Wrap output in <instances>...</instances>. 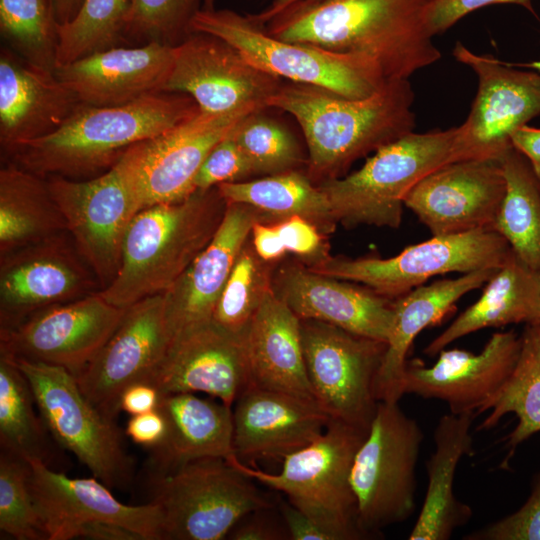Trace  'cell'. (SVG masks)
Returning a JSON list of instances; mask_svg holds the SVG:
<instances>
[{"label":"cell","instance_id":"cell-1","mask_svg":"<svg viewBox=\"0 0 540 540\" xmlns=\"http://www.w3.org/2000/svg\"><path fill=\"white\" fill-rule=\"evenodd\" d=\"M414 92L408 79H387L355 99L310 84L282 83L268 108L292 115L308 150L307 175L317 185L345 175L358 159L415 129Z\"/></svg>","mask_w":540,"mask_h":540},{"label":"cell","instance_id":"cell-2","mask_svg":"<svg viewBox=\"0 0 540 540\" xmlns=\"http://www.w3.org/2000/svg\"><path fill=\"white\" fill-rule=\"evenodd\" d=\"M427 0H321L271 19L268 33L374 60L387 79H408L441 58L426 21Z\"/></svg>","mask_w":540,"mask_h":540},{"label":"cell","instance_id":"cell-3","mask_svg":"<svg viewBox=\"0 0 540 540\" xmlns=\"http://www.w3.org/2000/svg\"><path fill=\"white\" fill-rule=\"evenodd\" d=\"M198 112L189 95L170 92L116 106L81 103L54 132L7 154L12 162L42 177H86L108 170L134 144L156 137Z\"/></svg>","mask_w":540,"mask_h":540},{"label":"cell","instance_id":"cell-4","mask_svg":"<svg viewBox=\"0 0 540 540\" xmlns=\"http://www.w3.org/2000/svg\"><path fill=\"white\" fill-rule=\"evenodd\" d=\"M226 207L214 187L140 210L126 231L118 272L99 293L123 309L164 293L210 243Z\"/></svg>","mask_w":540,"mask_h":540},{"label":"cell","instance_id":"cell-5","mask_svg":"<svg viewBox=\"0 0 540 540\" xmlns=\"http://www.w3.org/2000/svg\"><path fill=\"white\" fill-rule=\"evenodd\" d=\"M189 32L216 36L234 47L251 65L289 82L319 86L349 98H365L387 78L379 65L362 54L339 53L310 44L279 39L250 14L202 7Z\"/></svg>","mask_w":540,"mask_h":540},{"label":"cell","instance_id":"cell-6","mask_svg":"<svg viewBox=\"0 0 540 540\" xmlns=\"http://www.w3.org/2000/svg\"><path fill=\"white\" fill-rule=\"evenodd\" d=\"M367 432L331 419L316 439L283 458L278 473L250 467L235 455L227 460L251 479L284 493L335 540L367 539L358 526L350 482L355 454Z\"/></svg>","mask_w":540,"mask_h":540},{"label":"cell","instance_id":"cell-7","mask_svg":"<svg viewBox=\"0 0 540 540\" xmlns=\"http://www.w3.org/2000/svg\"><path fill=\"white\" fill-rule=\"evenodd\" d=\"M455 135L456 127L413 131L376 150L355 172L320 183L337 223L398 228L407 193L452 162Z\"/></svg>","mask_w":540,"mask_h":540},{"label":"cell","instance_id":"cell-8","mask_svg":"<svg viewBox=\"0 0 540 540\" xmlns=\"http://www.w3.org/2000/svg\"><path fill=\"white\" fill-rule=\"evenodd\" d=\"M142 145L143 141L134 144L112 167L88 180L47 177L67 232L101 289L115 278L126 231L143 209L139 177Z\"/></svg>","mask_w":540,"mask_h":540},{"label":"cell","instance_id":"cell-9","mask_svg":"<svg viewBox=\"0 0 540 540\" xmlns=\"http://www.w3.org/2000/svg\"><path fill=\"white\" fill-rule=\"evenodd\" d=\"M423 439L419 424L402 411L399 402H378L350 474L358 526L367 539L414 513Z\"/></svg>","mask_w":540,"mask_h":540},{"label":"cell","instance_id":"cell-10","mask_svg":"<svg viewBox=\"0 0 540 540\" xmlns=\"http://www.w3.org/2000/svg\"><path fill=\"white\" fill-rule=\"evenodd\" d=\"M149 481L162 540H220L247 514L271 508L253 479L223 458L198 459Z\"/></svg>","mask_w":540,"mask_h":540},{"label":"cell","instance_id":"cell-11","mask_svg":"<svg viewBox=\"0 0 540 540\" xmlns=\"http://www.w3.org/2000/svg\"><path fill=\"white\" fill-rule=\"evenodd\" d=\"M13 360L28 379L36 407L54 440L110 489L128 488L133 480L134 460L115 420L89 401L67 369Z\"/></svg>","mask_w":540,"mask_h":540},{"label":"cell","instance_id":"cell-12","mask_svg":"<svg viewBox=\"0 0 540 540\" xmlns=\"http://www.w3.org/2000/svg\"><path fill=\"white\" fill-rule=\"evenodd\" d=\"M511 253V247L499 233L479 229L432 235L389 258L352 259L327 255L305 265L316 273L361 284L385 297L397 299L438 275L499 268Z\"/></svg>","mask_w":540,"mask_h":540},{"label":"cell","instance_id":"cell-13","mask_svg":"<svg viewBox=\"0 0 540 540\" xmlns=\"http://www.w3.org/2000/svg\"><path fill=\"white\" fill-rule=\"evenodd\" d=\"M300 320L315 400L331 419L368 431L378 405L375 380L387 343L326 322Z\"/></svg>","mask_w":540,"mask_h":540},{"label":"cell","instance_id":"cell-14","mask_svg":"<svg viewBox=\"0 0 540 540\" xmlns=\"http://www.w3.org/2000/svg\"><path fill=\"white\" fill-rule=\"evenodd\" d=\"M453 56L475 72L478 89L467 119L456 127L452 162L500 161L513 147V132L540 115V73L476 54L460 42Z\"/></svg>","mask_w":540,"mask_h":540},{"label":"cell","instance_id":"cell-15","mask_svg":"<svg viewBox=\"0 0 540 540\" xmlns=\"http://www.w3.org/2000/svg\"><path fill=\"white\" fill-rule=\"evenodd\" d=\"M100 289L67 231L1 255L0 330Z\"/></svg>","mask_w":540,"mask_h":540},{"label":"cell","instance_id":"cell-16","mask_svg":"<svg viewBox=\"0 0 540 540\" xmlns=\"http://www.w3.org/2000/svg\"><path fill=\"white\" fill-rule=\"evenodd\" d=\"M172 54L164 92L189 95L203 113L265 110L282 84L280 78L254 67L230 44L207 33H189L172 46Z\"/></svg>","mask_w":540,"mask_h":540},{"label":"cell","instance_id":"cell-17","mask_svg":"<svg viewBox=\"0 0 540 540\" xmlns=\"http://www.w3.org/2000/svg\"><path fill=\"white\" fill-rule=\"evenodd\" d=\"M126 309L109 303L99 291L45 308L0 330V353L60 366L76 376L117 329Z\"/></svg>","mask_w":540,"mask_h":540},{"label":"cell","instance_id":"cell-18","mask_svg":"<svg viewBox=\"0 0 540 540\" xmlns=\"http://www.w3.org/2000/svg\"><path fill=\"white\" fill-rule=\"evenodd\" d=\"M171 344L163 293L144 298L126 309L117 329L75 378L89 401L115 420L124 389L146 382Z\"/></svg>","mask_w":540,"mask_h":540},{"label":"cell","instance_id":"cell-19","mask_svg":"<svg viewBox=\"0 0 540 540\" xmlns=\"http://www.w3.org/2000/svg\"><path fill=\"white\" fill-rule=\"evenodd\" d=\"M28 461L29 489L48 540L78 538L85 526L98 522L125 527L142 540H162L157 504L127 505L96 477L71 478L39 460Z\"/></svg>","mask_w":540,"mask_h":540},{"label":"cell","instance_id":"cell-20","mask_svg":"<svg viewBox=\"0 0 540 540\" xmlns=\"http://www.w3.org/2000/svg\"><path fill=\"white\" fill-rule=\"evenodd\" d=\"M520 350L521 335L508 330L492 334L478 354L445 348L431 366L412 360L406 365L403 393L439 399L451 413L477 416L508 381Z\"/></svg>","mask_w":540,"mask_h":540},{"label":"cell","instance_id":"cell-21","mask_svg":"<svg viewBox=\"0 0 540 540\" xmlns=\"http://www.w3.org/2000/svg\"><path fill=\"white\" fill-rule=\"evenodd\" d=\"M506 192L500 161L445 164L421 179L405 196L409 208L432 235L492 229Z\"/></svg>","mask_w":540,"mask_h":540},{"label":"cell","instance_id":"cell-22","mask_svg":"<svg viewBox=\"0 0 540 540\" xmlns=\"http://www.w3.org/2000/svg\"><path fill=\"white\" fill-rule=\"evenodd\" d=\"M258 108L223 114L199 112L143 141L139 168L143 209L175 203L195 192L194 179L210 151Z\"/></svg>","mask_w":540,"mask_h":540},{"label":"cell","instance_id":"cell-23","mask_svg":"<svg viewBox=\"0 0 540 540\" xmlns=\"http://www.w3.org/2000/svg\"><path fill=\"white\" fill-rule=\"evenodd\" d=\"M264 216L254 207L227 204L210 243L163 293L172 342L209 325L235 261L250 237L252 226Z\"/></svg>","mask_w":540,"mask_h":540},{"label":"cell","instance_id":"cell-24","mask_svg":"<svg viewBox=\"0 0 540 540\" xmlns=\"http://www.w3.org/2000/svg\"><path fill=\"white\" fill-rule=\"evenodd\" d=\"M272 283L275 293L300 319L326 322L387 342L395 299L368 287L316 273L304 263L282 266Z\"/></svg>","mask_w":540,"mask_h":540},{"label":"cell","instance_id":"cell-25","mask_svg":"<svg viewBox=\"0 0 540 540\" xmlns=\"http://www.w3.org/2000/svg\"><path fill=\"white\" fill-rule=\"evenodd\" d=\"M146 382L161 395L202 392L232 406L250 384L244 337L212 323L193 330L172 342Z\"/></svg>","mask_w":540,"mask_h":540},{"label":"cell","instance_id":"cell-26","mask_svg":"<svg viewBox=\"0 0 540 540\" xmlns=\"http://www.w3.org/2000/svg\"><path fill=\"white\" fill-rule=\"evenodd\" d=\"M330 420L315 401L249 384L233 410L234 455L242 462L283 459L316 439Z\"/></svg>","mask_w":540,"mask_h":540},{"label":"cell","instance_id":"cell-27","mask_svg":"<svg viewBox=\"0 0 540 540\" xmlns=\"http://www.w3.org/2000/svg\"><path fill=\"white\" fill-rule=\"evenodd\" d=\"M172 46L155 41L115 46L56 67L54 73L83 104H127L164 92L172 67Z\"/></svg>","mask_w":540,"mask_h":540},{"label":"cell","instance_id":"cell-28","mask_svg":"<svg viewBox=\"0 0 540 540\" xmlns=\"http://www.w3.org/2000/svg\"><path fill=\"white\" fill-rule=\"evenodd\" d=\"M80 104L54 71L1 50L0 144L6 153L54 132Z\"/></svg>","mask_w":540,"mask_h":540},{"label":"cell","instance_id":"cell-29","mask_svg":"<svg viewBox=\"0 0 540 540\" xmlns=\"http://www.w3.org/2000/svg\"><path fill=\"white\" fill-rule=\"evenodd\" d=\"M498 268H488L420 285L394 300V316L387 348L375 380V396L384 402H399L407 353L418 334L440 323L457 301L484 286Z\"/></svg>","mask_w":540,"mask_h":540},{"label":"cell","instance_id":"cell-30","mask_svg":"<svg viewBox=\"0 0 540 540\" xmlns=\"http://www.w3.org/2000/svg\"><path fill=\"white\" fill-rule=\"evenodd\" d=\"M158 409L167 421V434L150 449L149 480L198 459L234 455L231 406L195 393H172L161 395Z\"/></svg>","mask_w":540,"mask_h":540},{"label":"cell","instance_id":"cell-31","mask_svg":"<svg viewBox=\"0 0 540 540\" xmlns=\"http://www.w3.org/2000/svg\"><path fill=\"white\" fill-rule=\"evenodd\" d=\"M244 343L250 384L317 402L306 372L301 320L273 287L254 315Z\"/></svg>","mask_w":540,"mask_h":540},{"label":"cell","instance_id":"cell-32","mask_svg":"<svg viewBox=\"0 0 540 540\" xmlns=\"http://www.w3.org/2000/svg\"><path fill=\"white\" fill-rule=\"evenodd\" d=\"M473 413H449L440 417L434 430L435 450L426 462L428 485L409 540H448L468 523L472 508L453 491L459 461L473 451Z\"/></svg>","mask_w":540,"mask_h":540},{"label":"cell","instance_id":"cell-33","mask_svg":"<svg viewBox=\"0 0 540 540\" xmlns=\"http://www.w3.org/2000/svg\"><path fill=\"white\" fill-rule=\"evenodd\" d=\"M484 286L480 298L425 347L426 355H438L452 342L484 328L540 324V273L513 251Z\"/></svg>","mask_w":540,"mask_h":540},{"label":"cell","instance_id":"cell-34","mask_svg":"<svg viewBox=\"0 0 540 540\" xmlns=\"http://www.w3.org/2000/svg\"><path fill=\"white\" fill-rule=\"evenodd\" d=\"M47 179L14 162L0 170V256L66 232Z\"/></svg>","mask_w":540,"mask_h":540},{"label":"cell","instance_id":"cell-35","mask_svg":"<svg viewBox=\"0 0 540 540\" xmlns=\"http://www.w3.org/2000/svg\"><path fill=\"white\" fill-rule=\"evenodd\" d=\"M217 188L227 204L254 207L264 216V222L300 216L314 223L324 234L333 232L337 225L325 193L299 170L223 183Z\"/></svg>","mask_w":540,"mask_h":540},{"label":"cell","instance_id":"cell-36","mask_svg":"<svg viewBox=\"0 0 540 540\" xmlns=\"http://www.w3.org/2000/svg\"><path fill=\"white\" fill-rule=\"evenodd\" d=\"M506 192L493 224L513 253L540 273V180L513 147L500 159Z\"/></svg>","mask_w":540,"mask_h":540},{"label":"cell","instance_id":"cell-37","mask_svg":"<svg viewBox=\"0 0 540 540\" xmlns=\"http://www.w3.org/2000/svg\"><path fill=\"white\" fill-rule=\"evenodd\" d=\"M34 405L28 379L13 359L0 353L1 448L51 467L49 431L41 416L36 415Z\"/></svg>","mask_w":540,"mask_h":540},{"label":"cell","instance_id":"cell-38","mask_svg":"<svg viewBox=\"0 0 540 540\" xmlns=\"http://www.w3.org/2000/svg\"><path fill=\"white\" fill-rule=\"evenodd\" d=\"M487 410L490 413L478 430L496 426L508 413H514L518 418L508 436L511 450L540 432V324H526L516 366Z\"/></svg>","mask_w":540,"mask_h":540},{"label":"cell","instance_id":"cell-39","mask_svg":"<svg viewBox=\"0 0 540 540\" xmlns=\"http://www.w3.org/2000/svg\"><path fill=\"white\" fill-rule=\"evenodd\" d=\"M129 0H83L72 20L58 24L56 67L124 42Z\"/></svg>","mask_w":540,"mask_h":540},{"label":"cell","instance_id":"cell-40","mask_svg":"<svg viewBox=\"0 0 540 540\" xmlns=\"http://www.w3.org/2000/svg\"><path fill=\"white\" fill-rule=\"evenodd\" d=\"M273 263L261 259L247 241L219 297L211 323L244 337L265 295L273 287Z\"/></svg>","mask_w":540,"mask_h":540},{"label":"cell","instance_id":"cell-41","mask_svg":"<svg viewBox=\"0 0 540 540\" xmlns=\"http://www.w3.org/2000/svg\"><path fill=\"white\" fill-rule=\"evenodd\" d=\"M58 21L52 0H0V31L16 54L54 71Z\"/></svg>","mask_w":540,"mask_h":540},{"label":"cell","instance_id":"cell-42","mask_svg":"<svg viewBox=\"0 0 540 540\" xmlns=\"http://www.w3.org/2000/svg\"><path fill=\"white\" fill-rule=\"evenodd\" d=\"M262 112L245 117L234 132L254 174L273 175L298 170L305 160L296 138L286 127Z\"/></svg>","mask_w":540,"mask_h":540},{"label":"cell","instance_id":"cell-43","mask_svg":"<svg viewBox=\"0 0 540 540\" xmlns=\"http://www.w3.org/2000/svg\"><path fill=\"white\" fill-rule=\"evenodd\" d=\"M30 463L0 452V530L17 540H48L29 489Z\"/></svg>","mask_w":540,"mask_h":540},{"label":"cell","instance_id":"cell-44","mask_svg":"<svg viewBox=\"0 0 540 540\" xmlns=\"http://www.w3.org/2000/svg\"><path fill=\"white\" fill-rule=\"evenodd\" d=\"M125 41L175 45L186 37L190 22L205 0H129Z\"/></svg>","mask_w":540,"mask_h":540},{"label":"cell","instance_id":"cell-45","mask_svg":"<svg viewBox=\"0 0 540 540\" xmlns=\"http://www.w3.org/2000/svg\"><path fill=\"white\" fill-rule=\"evenodd\" d=\"M235 129L204 160L194 179L195 190H208L223 183L243 181L254 174L250 161L235 139Z\"/></svg>","mask_w":540,"mask_h":540},{"label":"cell","instance_id":"cell-46","mask_svg":"<svg viewBox=\"0 0 540 540\" xmlns=\"http://www.w3.org/2000/svg\"><path fill=\"white\" fill-rule=\"evenodd\" d=\"M465 540H540V473L524 505L464 537Z\"/></svg>","mask_w":540,"mask_h":540},{"label":"cell","instance_id":"cell-47","mask_svg":"<svg viewBox=\"0 0 540 540\" xmlns=\"http://www.w3.org/2000/svg\"><path fill=\"white\" fill-rule=\"evenodd\" d=\"M285 245L287 252L299 256L309 265L328 254L324 233L309 220L292 216L273 222Z\"/></svg>","mask_w":540,"mask_h":540},{"label":"cell","instance_id":"cell-48","mask_svg":"<svg viewBox=\"0 0 540 540\" xmlns=\"http://www.w3.org/2000/svg\"><path fill=\"white\" fill-rule=\"evenodd\" d=\"M496 4H515L534 13L532 0H427L425 21L432 36L448 30L467 14Z\"/></svg>","mask_w":540,"mask_h":540},{"label":"cell","instance_id":"cell-49","mask_svg":"<svg viewBox=\"0 0 540 540\" xmlns=\"http://www.w3.org/2000/svg\"><path fill=\"white\" fill-rule=\"evenodd\" d=\"M270 508L255 510L243 517L229 532L234 540L289 539L286 526L282 527L266 513Z\"/></svg>","mask_w":540,"mask_h":540},{"label":"cell","instance_id":"cell-50","mask_svg":"<svg viewBox=\"0 0 540 540\" xmlns=\"http://www.w3.org/2000/svg\"><path fill=\"white\" fill-rule=\"evenodd\" d=\"M125 434L134 443L153 449L163 442L167 434V421L158 408L132 415L126 424Z\"/></svg>","mask_w":540,"mask_h":540},{"label":"cell","instance_id":"cell-51","mask_svg":"<svg viewBox=\"0 0 540 540\" xmlns=\"http://www.w3.org/2000/svg\"><path fill=\"white\" fill-rule=\"evenodd\" d=\"M281 515L292 540H335L333 535L290 502L281 503Z\"/></svg>","mask_w":540,"mask_h":540},{"label":"cell","instance_id":"cell-52","mask_svg":"<svg viewBox=\"0 0 540 540\" xmlns=\"http://www.w3.org/2000/svg\"><path fill=\"white\" fill-rule=\"evenodd\" d=\"M250 236L253 249L264 261L277 262L288 253L273 222L256 221Z\"/></svg>","mask_w":540,"mask_h":540},{"label":"cell","instance_id":"cell-53","mask_svg":"<svg viewBox=\"0 0 540 540\" xmlns=\"http://www.w3.org/2000/svg\"><path fill=\"white\" fill-rule=\"evenodd\" d=\"M161 394L148 382H135L127 386L120 396V411L138 415L158 408Z\"/></svg>","mask_w":540,"mask_h":540},{"label":"cell","instance_id":"cell-54","mask_svg":"<svg viewBox=\"0 0 540 540\" xmlns=\"http://www.w3.org/2000/svg\"><path fill=\"white\" fill-rule=\"evenodd\" d=\"M511 143L528 160L540 180V128L528 124L519 127L513 132Z\"/></svg>","mask_w":540,"mask_h":540},{"label":"cell","instance_id":"cell-55","mask_svg":"<svg viewBox=\"0 0 540 540\" xmlns=\"http://www.w3.org/2000/svg\"><path fill=\"white\" fill-rule=\"evenodd\" d=\"M321 0H274L272 4L265 10L256 13L250 14V16L259 24L265 25L271 19L276 16L283 14L285 12L306 6L313 3L319 2ZM213 0H205L203 7H212Z\"/></svg>","mask_w":540,"mask_h":540},{"label":"cell","instance_id":"cell-56","mask_svg":"<svg viewBox=\"0 0 540 540\" xmlns=\"http://www.w3.org/2000/svg\"><path fill=\"white\" fill-rule=\"evenodd\" d=\"M83 0H52L55 15L59 24L73 19Z\"/></svg>","mask_w":540,"mask_h":540},{"label":"cell","instance_id":"cell-57","mask_svg":"<svg viewBox=\"0 0 540 540\" xmlns=\"http://www.w3.org/2000/svg\"><path fill=\"white\" fill-rule=\"evenodd\" d=\"M516 66H521V67L530 68V69H533L534 71L540 73V59H539V60L532 61V62H530V63L517 64Z\"/></svg>","mask_w":540,"mask_h":540}]
</instances>
